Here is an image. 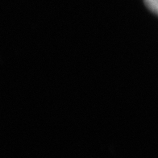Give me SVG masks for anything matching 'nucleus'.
I'll list each match as a JSON object with an SVG mask.
<instances>
[{
  "instance_id": "f257e3e1",
  "label": "nucleus",
  "mask_w": 158,
  "mask_h": 158,
  "mask_svg": "<svg viewBox=\"0 0 158 158\" xmlns=\"http://www.w3.org/2000/svg\"><path fill=\"white\" fill-rule=\"evenodd\" d=\"M149 9L158 15V0H144Z\"/></svg>"
}]
</instances>
